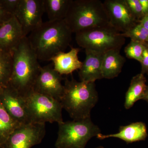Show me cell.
I'll return each instance as SVG.
<instances>
[{"mask_svg": "<svg viewBox=\"0 0 148 148\" xmlns=\"http://www.w3.org/2000/svg\"><path fill=\"white\" fill-rule=\"evenodd\" d=\"M12 55V72L8 85L22 97L28 98L34 92L41 66L27 36L22 38Z\"/></svg>", "mask_w": 148, "mask_h": 148, "instance_id": "obj_2", "label": "cell"}, {"mask_svg": "<svg viewBox=\"0 0 148 148\" xmlns=\"http://www.w3.org/2000/svg\"><path fill=\"white\" fill-rule=\"evenodd\" d=\"M45 134V124L21 125L10 134L2 148H31L41 143Z\"/></svg>", "mask_w": 148, "mask_h": 148, "instance_id": "obj_8", "label": "cell"}, {"mask_svg": "<svg viewBox=\"0 0 148 148\" xmlns=\"http://www.w3.org/2000/svg\"><path fill=\"white\" fill-rule=\"evenodd\" d=\"M0 102L11 117L20 125L30 123L27 98L8 85L0 88Z\"/></svg>", "mask_w": 148, "mask_h": 148, "instance_id": "obj_11", "label": "cell"}, {"mask_svg": "<svg viewBox=\"0 0 148 148\" xmlns=\"http://www.w3.org/2000/svg\"></svg>", "mask_w": 148, "mask_h": 148, "instance_id": "obj_34", "label": "cell"}, {"mask_svg": "<svg viewBox=\"0 0 148 148\" xmlns=\"http://www.w3.org/2000/svg\"><path fill=\"white\" fill-rule=\"evenodd\" d=\"M80 49L71 48L69 52H61L51 59L53 62V69L60 75H69L79 70L82 62L79 59L78 54Z\"/></svg>", "mask_w": 148, "mask_h": 148, "instance_id": "obj_16", "label": "cell"}, {"mask_svg": "<svg viewBox=\"0 0 148 148\" xmlns=\"http://www.w3.org/2000/svg\"><path fill=\"white\" fill-rule=\"evenodd\" d=\"M125 62L120 51L111 50L104 53L102 62L103 78L111 79L116 77L121 73Z\"/></svg>", "mask_w": 148, "mask_h": 148, "instance_id": "obj_17", "label": "cell"}, {"mask_svg": "<svg viewBox=\"0 0 148 148\" xmlns=\"http://www.w3.org/2000/svg\"><path fill=\"white\" fill-rule=\"evenodd\" d=\"M130 10L138 22L144 16L142 6L139 0H125Z\"/></svg>", "mask_w": 148, "mask_h": 148, "instance_id": "obj_24", "label": "cell"}, {"mask_svg": "<svg viewBox=\"0 0 148 148\" xmlns=\"http://www.w3.org/2000/svg\"><path fill=\"white\" fill-rule=\"evenodd\" d=\"M62 75L53 69V64L41 67L34 87V92L50 96L60 101L64 92Z\"/></svg>", "mask_w": 148, "mask_h": 148, "instance_id": "obj_12", "label": "cell"}, {"mask_svg": "<svg viewBox=\"0 0 148 148\" xmlns=\"http://www.w3.org/2000/svg\"><path fill=\"white\" fill-rule=\"evenodd\" d=\"M0 148H1V147H0Z\"/></svg>", "mask_w": 148, "mask_h": 148, "instance_id": "obj_33", "label": "cell"}, {"mask_svg": "<svg viewBox=\"0 0 148 148\" xmlns=\"http://www.w3.org/2000/svg\"><path fill=\"white\" fill-rule=\"evenodd\" d=\"M145 44L131 40L130 42L125 48L124 52L126 57L130 59H135L141 63Z\"/></svg>", "mask_w": 148, "mask_h": 148, "instance_id": "obj_23", "label": "cell"}, {"mask_svg": "<svg viewBox=\"0 0 148 148\" xmlns=\"http://www.w3.org/2000/svg\"><path fill=\"white\" fill-rule=\"evenodd\" d=\"M142 66L141 73L148 75V45L146 44L145 47L143 52V59L141 63Z\"/></svg>", "mask_w": 148, "mask_h": 148, "instance_id": "obj_26", "label": "cell"}, {"mask_svg": "<svg viewBox=\"0 0 148 148\" xmlns=\"http://www.w3.org/2000/svg\"><path fill=\"white\" fill-rule=\"evenodd\" d=\"M56 148H85L88 142L101 133L90 117L58 123Z\"/></svg>", "mask_w": 148, "mask_h": 148, "instance_id": "obj_5", "label": "cell"}, {"mask_svg": "<svg viewBox=\"0 0 148 148\" xmlns=\"http://www.w3.org/2000/svg\"><path fill=\"white\" fill-rule=\"evenodd\" d=\"M139 1L142 6L144 16H145L148 12V0H139Z\"/></svg>", "mask_w": 148, "mask_h": 148, "instance_id": "obj_28", "label": "cell"}, {"mask_svg": "<svg viewBox=\"0 0 148 148\" xmlns=\"http://www.w3.org/2000/svg\"><path fill=\"white\" fill-rule=\"evenodd\" d=\"M78 45L85 49L105 53L111 50L120 51L125 39L110 25L96 27L75 34Z\"/></svg>", "mask_w": 148, "mask_h": 148, "instance_id": "obj_6", "label": "cell"}, {"mask_svg": "<svg viewBox=\"0 0 148 148\" xmlns=\"http://www.w3.org/2000/svg\"><path fill=\"white\" fill-rule=\"evenodd\" d=\"M64 20L75 34L110 25L104 4L100 0H72Z\"/></svg>", "mask_w": 148, "mask_h": 148, "instance_id": "obj_4", "label": "cell"}, {"mask_svg": "<svg viewBox=\"0 0 148 148\" xmlns=\"http://www.w3.org/2000/svg\"><path fill=\"white\" fill-rule=\"evenodd\" d=\"M147 135L145 124L143 122H137L120 126L119 132L117 133L109 135L100 133L96 138L101 140L110 138H119L129 144L145 140Z\"/></svg>", "mask_w": 148, "mask_h": 148, "instance_id": "obj_15", "label": "cell"}, {"mask_svg": "<svg viewBox=\"0 0 148 148\" xmlns=\"http://www.w3.org/2000/svg\"><path fill=\"white\" fill-rule=\"evenodd\" d=\"M138 23L148 30V12L138 22Z\"/></svg>", "mask_w": 148, "mask_h": 148, "instance_id": "obj_29", "label": "cell"}, {"mask_svg": "<svg viewBox=\"0 0 148 148\" xmlns=\"http://www.w3.org/2000/svg\"><path fill=\"white\" fill-rule=\"evenodd\" d=\"M30 123L63 122L62 104L48 95L34 92L27 98Z\"/></svg>", "mask_w": 148, "mask_h": 148, "instance_id": "obj_7", "label": "cell"}, {"mask_svg": "<svg viewBox=\"0 0 148 148\" xmlns=\"http://www.w3.org/2000/svg\"><path fill=\"white\" fill-rule=\"evenodd\" d=\"M21 0H0V6L5 11L14 15Z\"/></svg>", "mask_w": 148, "mask_h": 148, "instance_id": "obj_25", "label": "cell"}, {"mask_svg": "<svg viewBox=\"0 0 148 148\" xmlns=\"http://www.w3.org/2000/svg\"><path fill=\"white\" fill-rule=\"evenodd\" d=\"M21 125L14 120L0 102V147L5 143L10 134Z\"/></svg>", "mask_w": 148, "mask_h": 148, "instance_id": "obj_20", "label": "cell"}, {"mask_svg": "<svg viewBox=\"0 0 148 148\" xmlns=\"http://www.w3.org/2000/svg\"><path fill=\"white\" fill-rule=\"evenodd\" d=\"M103 3L110 25L118 32L123 34L138 24L125 0H106Z\"/></svg>", "mask_w": 148, "mask_h": 148, "instance_id": "obj_10", "label": "cell"}, {"mask_svg": "<svg viewBox=\"0 0 148 148\" xmlns=\"http://www.w3.org/2000/svg\"><path fill=\"white\" fill-rule=\"evenodd\" d=\"M45 12L44 0H21L14 16L21 26L24 36L41 25Z\"/></svg>", "mask_w": 148, "mask_h": 148, "instance_id": "obj_9", "label": "cell"}, {"mask_svg": "<svg viewBox=\"0 0 148 148\" xmlns=\"http://www.w3.org/2000/svg\"><path fill=\"white\" fill-rule=\"evenodd\" d=\"M13 16L5 11L0 6V24H3L4 22L8 20Z\"/></svg>", "mask_w": 148, "mask_h": 148, "instance_id": "obj_27", "label": "cell"}, {"mask_svg": "<svg viewBox=\"0 0 148 148\" xmlns=\"http://www.w3.org/2000/svg\"><path fill=\"white\" fill-rule=\"evenodd\" d=\"M146 82L145 77L141 73L132 77L125 94L124 103L125 109H130L137 101L143 100L147 86Z\"/></svg>", "mask_w": 148, "mask_h": 148, "instance_id": "obj_18", "label": "cell"}, {"mask_svg": "<svg viewBox=\"0 0 148 148\" xmlns=\"http://www.w3.org/2000/svg\"><path fill=\"white\" fill-rule=\"evenodd\" d=\"M143 100H145L148 103V86H147L145 95L143 97Z\"/></svg>", "mask_w": 148, "mask_h": 148, "instance_id": "obj_30", "label": "cell"}, {"mask_svg": "<svg viewBox=\"0 0 148 148\" xmlns=\"http://www.w3.org/2000/svg\"><path fill=\"white\" fill-rule=\"evenodd\" d=\"M86 58L79 71L81 81L94 82L103 78L102 62L104 53L85 49Z\"/></svg>", "mask_w": 148, "mask_h": 148, "instance_id": "obj_14", "label": "cell"}, {"mask_svg": "<svg viewBox=\"0 0 148 148\" xmlns=\"http://www.w3.org/2000/svg\"><path fill=\"white\" fill-rule=\"evenodd\" d=\"M72 0H44L45 10L49 21L64 20Z\"/></svg>", "mask_w": 148, "mask_h": 148, "instance_id": "obj_19", "label": "cell"}, {"mask_svg": "<svg viewBox=\"0 0 148 148\" xmlns=\"http://www.w3.org/2000/svg\"><path fill=\"white\" fill-rule=\"evenodd\" d=\"M64 92L60 102L63 108L73 120L90 117L98 100L94 82H78L72 78L64 80Z\"/></svg>", "mask_w": 148, "mask_h": 148, "instance_id": "obj_3", "label": "cell"}, {"mask_svg": "<svg viewBox=\"0 0 148 148\" xmlns=\"http://www.w3.org/2000/svg\"><path fill=\"white\" fill-rule=\"evenodd\" d=\"M125 38H129L131 40L142 43H148V30L141 26L139 23L128 32L121 34Z\"/></svg>", "mask_w": 148, "mask_h": 148, "instance_id": "obj_22", "label": "cell"}, {"mask_svg": "<svg viewBox=\"0 0 148 148\" xmlns=\"http://www.w3.org/2000/svg\"><path fill=\"white\" fill-rule=\"evenodd\" d=\"M1 24H0V27H1Z\"/></svg>", "mask_w": 148, "mask_h": 148, "instance_id": "obj_32", "label": "cell"}, {"mask_svg": "<svg viewBox=\"0 0 148 148\" xmlns=\"http://www.w3.org/2000/svg\"><path fill=\"white\" fill-rule=\"evenodd\" d=\"M12 69V54L0 51V88L8 84Z\"/></svg>", "mask_w": 148, "mask_h": 148, "instance_id": "obj_21", "label": "cell"}, {"mask_svg": "<svg viewBox=\"0 0 148 148\" xmlns=\"http://www.w3.org/2000/svg\"><path fill=\"white\" fill-rule=\"evenodd\" d=\"M24 37L21 25L13 15L0 27V51L12 54Z\"/></svg>", "mask_w": 148, "mask_h": 148, "instance_id": "obj_13", "label": "cell"}, {"mask_svg": "<svg viewBox=\"0 0 148 148\" xmlns=\"http://www.w3.org/2000/svg\"><path fill=\"white\" fill-rule=\"evenodd\" d=\"M72 34L64 19L43 22L27 37L38 59L50 61L70 45Z\"/></svg>", "mask_w": 148, "mask_h": 148, "instance_id": "obj_1", "label": "cell"}, {"mask_svg": "<svg viewBox=\"0 0 148 148\" xmlns=\"http://www.w3.org/2000/svg\"><path fill=\"white\" fill-rule=\"evenodd\" d=\"M94 148H104V147H103V146H98V147H96Z\"/></svg>", "mask_w": 148, "mask_h": 148, "instance_id": "obj_31", "label": "cell"}]
</instances>
